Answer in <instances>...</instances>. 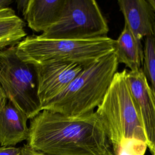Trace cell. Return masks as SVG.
Masks as SVG:
<instances>
[{
	"instance_id": "obj_1",
	"label": "cell",
	"mask_w": 155,
	"mask_h": 155,
	"mask_svg": "<svg viewBox=\"0 0 155 155\" xmlns=\"http://www.w3.org/2000/svg\"><path fill=\"white\" fill-rule=\"evenodd\" d=\"M27 144L48 155H113L95 112L68 116L43 110L31 119Z\"/></svg>"
},
{
	"instance_id": "obj_2",
	"label": "cell",
	"mask_w": 155,
	"mask_h": 155,
	"mask_svg": "<svg viewBox=\"0 0 155 155\" xmlns=\"http://www.w3.org/2000/svg\"><path fill=\"white\" fill-rule=\"evenodd\" d=\"M127 70L116 72L95 112L113 155H144L147 142L130 88Z\"/></svg>"
},
{
	"instance_id": "obj_3",
	"label": "cell",
	"mask_w": 155,
	"mask_h": 155,
	"mask_svg": "<svg viewBox=\"0 0 155 155\" xmlns=\"http://www.w3.org/2000/svg\"><path fill=\"white\" fill-rule=\"evenodd\" d=\"M118 65L113 51L84 68L63 91L42 107V110L68 116L94 112L103 101Z\"/></svg>"
},
{
	"instance_id": "obj_4",
	"label": "cell",
	"mask_w": 155,
	"mask_h": 155,
	"mask_svg": "<svg viewBox=\"0 0 155 155\" xmlns=\"http://www.w3.org/2000/svg\"><path fill=\"white\" fill-rule=\"evenodd\" d=\"M114 40L110 37L91 39H48L32 35L16 45V53L22 61L33 65L51 62H68L84 68L114 51Z\"/></svg>"
},
{
	"instance_id": "obj_5",
	"label": "cell",
	"mask_w": 155,
	"mask_h": 155,
	"mask_svg": "<svg viewBox=\"0 0 155 155\" xmlns=\"http://www.w3.org/2000/svg\"><path fill=\"white\" fill-rule=\"evenodd\" d=\"M1 84L7 99L32 119L42 111L35 65L20 59L12 46L0 51Z\"/></svg>"
},
{
	"instance_id": "obj_6",
	"label": "cell",
	"mask_w": 155,
	"mask_h": 155,
	"mask_svg": "<svg viewBox=\"0 0 155 155\" xmlns=\"http://www.w3.org/2000/svg\"><path fill=\"white\" fill-rule=\"evenodd\" d=\"M109 27L94 0H65L58 21L39 36L48 39H91L107 36Z\"/></svg>"
},
{
	"instance_id": "obj_7",
	"label": "cell",
	"mask_w": 155,
	"mask_h": 155,
	"mask_svg": "<svg viewBox=\"0 0 155 155\" xmlns=\"http://www.w3.org/2000/svg\"><path fill=\"white\" fill-rule=\"evenodd\" d=\"M35 65L38 95L42 108L63 91L84 68L80 64L68 62H51Z\"/></svg>"
},
{
	"instance_id": "obj_8",
	"label": "cell",
	"mask_w": 155,
	"mask_h": 155,
	"mask_svg": "<svg viewBox=\"0 0 155 155\" xmlns=\"http://www.w3.org/2000/svg\"><path fill=\"white\" fill-rule=\"evenodd\" d=\"M127 78L146 136L147 148L151 153L155 148V97L142 68L128 71Z\"/></svg>"
},
{
	"instance_id": "obj_9",
	"label": "cell",
	"mask_w": 155,
	"mask_h": 155,
	"mask_svg": "<svg viewBox=\"0 0 155 155\" xmlns=\"http://www.w3.org/2000/svg\"><path fill=\"white\" fill-rule=\"evenodd\" d=\"M117 3L124 17L125 25L137 43L142 45L143 38L153 35L155 12L152 7L145 0H119Z\"/></svg>"
},
{
	"instance_id": "obj_10",
	"label": "cell",
	"mask_w": 155,
	"mask_h": 155,
	"mask_svg": "<svg viewBox=\"0 0 155 155\" xmlns=\"http://www.w3.org/2000/svg\"><path fill=\"white\" fill-rule=\"evenodd\" d=\"M28 119L12 102L7 103L0 111V145L15 147L27 140L29 135Z\"/></svg>"
},
{
	"instance_id": "obj_11",
	"label": "cell",
	"mask_w": 155,
	"mask_h": 155,
	"mask_svg": "<svg viewBox=\"0 0 155 155\" xmlns=\"http://www.w3.org/2000/svg\"><path fill=\"white\" fill-rule=\"evenodd\" d=\"M65 0H28L22 12L28 26L36 32H44L59 19Z\"/></svg>"
},
{
	"instance_id": "obj_12",
	"label": "cell",
	"mask_w": 155,
	"mask_h": 155,
	"mask_svg": "<svg viewBox=\"0 0 155 155\" xmlns=\"http://www.w3.org/2000/svg\"><path fill=\"white\" fill-rule=\"evenodd\" d=\"M114 52L119 64H125L130 71H136L141 69L143 58L142 45L137 43L125 25L117 39L114 40Z\"/></svg>"
},
{
	"instance_id": "obj_13",
	"label": "cell",
	"mask_w": 155,
	"mask_h": 155,
	"mask_svg": "<svg viewBox=\"0 0 155 155\" xmlns=\"http://www.w3.org/2000/svg\"><path fill=\"white\" fill-rule=\"evenodd\" d=\"M25 23L12 8H0V51L15 46L26 36Z\"/></svg>"
},
{
	"instance_id": "obj_14",
	"label": "cell",
	"mask_w": 155,
	"mask_h": 155,
	"mask_svg": "<svg viewBox=\"0 0 155 155\" xmlns=\"http://www.w3.org/2000/svg\"><path fill=\"white\" fill-rule=\"evenodd\" d=\"M143 52L142 70L155 97V47L153 35L145 38Z\"/></svg>"
},
{
	"instance_id": "obj_15",
	"label": "cell",
	"mask_w": 155,
	"mask_h": 155,
	"mask_svg": "<svg viewBox=\"0 0 155 155\" xmlns=\"http://www.w3.org/2000/svg\"><path fill=\"white\" fill-rule=\"evenodd\" d=\"M21 151L22 147L0 146V155H21Z\"/></svg>"
},
{
	"instance_id": "obj_16",
	"label": "cell",
	"mask_w": 155,
	"mask_h": 155,
	"mask_svg": "<svg viewBox=\"0 0 155 155\" xmlns=\"http://www.w3.org/2000/svg\"><path fill=\"white\" fill-rule=\"evenodd\" d=\"M21 155H48L47 154L36 151L30 147L27 143L24 144L22 147V151Z\"/></svg>"
},
{
	"instance_id": "obj_17",
	"label": "cell",
	"mask_w": 155,
	"mask_h": 155,
	"mask_svg": "<svg viewBox=\"0 0 155 155\" xmlns=\"http://www.w3.org/2000/svg\"><path fill=\"white\" fill-rule=\"evenodd\" d=\"M0 77H1V70H0ZM7 98L2 88V87L1 85V79H0V111L7 104Z\"/></svg>"
},
{
	"instance_id": "obj_18",
	"label": "cell",
	"mask_w": 155,
	"mask_h": 155,
	"mask_svg": "<svg viewBox=\"0 0 155 155\" xmlns=\"http://www.w3.org/2000/svg\"><path fill=\"white\" fill-rule=\"evenodd\" d=\"M27 2H28V0H18V1H17L16 2H17L18 8L19 10H21L22 12L26 7Z\"/></svg>"
},
{
	"instance_id": "obj_19",
	"label": "cell",
	"mask_w": 155,
	"mask_h": 155,
	"mask_svg": "<svg viewBox=\"0 0 155 155\" xmlns=\"http://www.w3.org/2000/svg\"><path fill=\"white\" fill-rule=\"evenodd\" d=\"M13 2L12 0H0V8L9 7V5Z\"/></svg>"
},
{
	"instance_id": "obj_20",
	"label": "cell",
	"mask_w": 155,
	"mask_h": 155,
	"mask_svg": "<svg viewBox=\"0 0 155 155\" xmlns=\"http://www.w3.org/2000/svg\"><path fill=\"white\" fill-rule=\"evenodd\" d=\"M148 2L152 7L154 12H155V0H148Z\"/></svg>"
},
{
	"instance_id": "obj_21",
	"label": "cell",
	"mask_w": 155,
	"mask_h": 155,
	"mask_svg": "<svg viewBox=\"0 0 155 155\" xmlns=\"http://www.w3.org/2000/svg\"><path fill=\"white\" fill-rule=\"evenodd\" d=\"M153 38H154V47H155V22L154 25V30H153Z\"/></svg>"
},
{
	"instance_id": "obj_22",
	"label": "cell",
	"mask_w": 155,
	"mask_h": 155,
	"mask_svg": "<svg viewBox=\"0 0 155 155\" xmlns=\"http://www.w3.org/2000/svg\"><path fill=\"white\" fill-rule=\"evenodd\" d=\"M151 154H152V155H155V148H154V150L153 151V152L151 153Z\"/></svg>"
}]
</instances>
